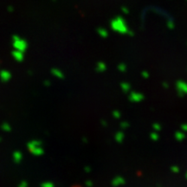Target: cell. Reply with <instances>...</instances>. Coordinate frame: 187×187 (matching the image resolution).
Wrapping results in <instances>:
<instances>
[{
    "instance_id": "cell-1",
    "label": "cell",
    "mask_w": 187,
    "mask_h": 187,
    "mask_svg": "<svg viewBox=\"0 0 187 187\" xmlns=\"http://www.w3.org/2000/svg\"><path fill=\"white\" fill-rule=\"evenodd\" d=\"M110 25H111L112 30H114L115 32H118L120 34H133L129 30L125 19L121 16H116L111 21Z\"/></svg>"
},
{
    "instance_id": "cell-2",
    "label": "cell",
    "mask_w": 187,
    "mask_h": 187,
    "mask_svg": "<svg viewBox=\"0 0 187 187\" xmlns=\"http://www.w3.org/2000/svg\"><path fill=\"white\" fill-rule=\"evenodd\" d=\"M13 46L15 47L16 50L24 52L28 48V43L24 39L19 37L18 36H15L13 37Z\"/></svg>"
},
{
    "instance_id": "cell-3",
    "label": "cell",
    "mask_w": 187,
    "mask_h": 187,
    "mask_svg": "<svg viewBox=\"0 0 187 187\" xmlns=\"http://www.w3.org/2000/svg\"><path fill=\"white\" fill-rule=\"evenodd\" d=\"M51 74L53 75V76H55V77H57L59 79H62L64 77V75L63 73H62V70L58 69H51Z\"/></svg>"
},
{
    "instance_id": "cell-4",
    "label": "cell",
    "mask_w": 187,
    "mask_h": 187,
    "mask_svg": "<svg viewBox=\"0 0 187 187\" xmlns=\"http://www.w3.org/2000/svg\"><path fill=\"white\" fill-rule=\"evenodd\" d=\"M13 57L15 58L18 62H22L23 60H24V52L16 50V51L13 52Z\"/></svg>"
},
{
    "instance_id": "cell-5",
    "label": "cell",
    "mask_w": 187,
    "mask_h": 187,
    "mask_svg": "<svg viewBox=\"0 0 187 187\" xmlns=\"http://www.w3.org/2000/svg\"><path fill=\"white\" fill-rule=\"evenodd\" d=\"M106 69H107L106 64L102 62H100L96 64V70H97L98 72H104L105 70H106Z\"/></svg>"
},
{
    "instance_id": "cell-6",
    "label": "cell",
    "mask_w": 187,
    "mask_h": 187,
    "mask_svg": "<svg viewBox=\"0 0 187 187\" xmlns=\"http://www.w3.org/2000/svg\"><path fill=\"white\" fill-rule=\"evenodd\" d=\"M97 31H98L99 35H100L101 37H107V35H108L107 30L106 29H104V28H100V29H98Z\"/></svg>"
},
{
    "instance_id": "cell-7",
    "label": "cell",
    "mask_w": 187,
    "mask_h": 187,
    "mask_svg": "<svg viewBox=\"0 0 187 187\" xmlns=\"http://www.w3.org/2000/svg\"><path fill=\"white\" fill-rule=\"evenodd\" d=\"M118 69L120 72H125L126 70V66L125 65V63H120L118 65Z\"/></svg>"
},
{
    "instance_id": "cell-8",
    "label": "cell",
    "mask_w": 187,
    "mask_h": 187,
    "mask_svg": "<svg viewBox=\"0 0 187 187\" xmlns=\"http://www.w3.org/2000/svg\"><path fill=\"white\" fill-rule=\"evenodd\" d=\"M122 10H123V12H125L126 14H128V12H129V10H128V9H127L126 7H123Z\"/></svg>"
}]
</instances>
